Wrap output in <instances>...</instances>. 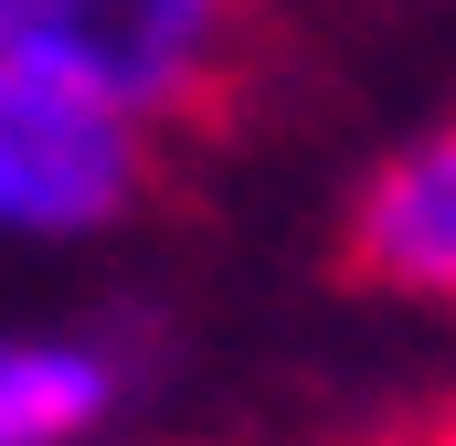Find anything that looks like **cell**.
Instances as JSON below:
<instances>
[{
  "mask_svg": "<svg viewBox=\"0 0 456 446\" xmlns=\"http://www.w3.org/2000/svg\"><path fill=\"white\" fill-rule=\"evenodd\" d=\"M244 54V0H0V64L75 86L127 128L213 107Z\"/></svg>",
  "mask_w": 456,
  "mask_h": 446,
  "instance_id": "6da1fadb",
  "label": "cell"
},
{
  "mask_svg": "<svg viewBox=\"0 0 456 446\" xmlns=\"http://www.w3.org/2000/svg\"><path fill=\"white\" fill-rule=\"evenodd\" d=\"M149 202V128L0 64V244H86Z\"/></svg>",
  "mask_w": 456,
  "mask_h": 446,
  "instance_id": "7a4b0ae2",
  "label": "cell"
},
{
  "mask_svg": "<svg viewBox=\"0 0 456 446\" xmlns=\"http://www.w3.org/2000/svg\"><path fill=\"white\" fill-rule=\"evenodd\" d=\"M340 266L382 298H436L456 309V117L393 138L340 223Z\"/></svg>",
  "mask_w": 456,
  "mask_h": 446,
  "instance_id": "3957f363",
  "label": "cell"
},
{
  "mask_svg": "<svg viewBox=\"0 0 456 446\" xmlns=\"http://www.w3.org/2000/svg\"><path fill=\"white\" fill-rule=\"evenodd\" d=\"M138 393V351L107 330H11L0 340V446H96Z\"/></svg>",
  "mask_w": 456,
  "mask_h": 446,
  "instance_id": "277c9868",
  "label": "cell"
},
{
  "mask_svg": "<svg viewBox=\"0 0 456 446\" xmlns=\"http://www.w3.org/2000/svg\"><path fill=\"white\" fill-rule=\"evenodd\" d=\"M414 446H456V404L436 415V425H414Z\"/></svg>",
  "mask_w": 456,
  "mask_h": 446,
  "instance_id": "5b68a950",
  "label": "cell"
}]
</instances>
